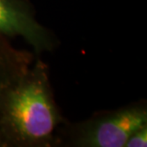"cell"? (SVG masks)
Returning <instances> with one entry per match:
<instances>
[{"label": "cell", "instance_id": "1", "mask_svg": "<svg viewBox=\"0 0 147 147\" xmlns=\"http://www.w3.org/2000/svg\"><path fill=\"white\" fill-rule=\"evenodd\" d=\"M55 101L49 66L38 57L0 104L2 147H51L65 121Z\"/></svg>", "mask_w": 147, "mask_h": 147}, {"label": "cell", "instance_id": "2", "mask_svg": "<svg viewBox=\"0 0 147 147\" xmlns=\"http://www.w3.org/2000/svg\"><path fill=\"white\" fill-rule=\"evenodd\" d=\"M147 124V102L140 99L124 106L94 113L78 122L65 120L54 146L125 147L129 136Z\"/></svg>", "mask_w": 147, "mask_h": 147}, {"label": "cell", "instance_id": "3", "mask_svg": "<svg viewBox=\"0 0 147 147\" xmlns=\"http://www.w3.org/2000/svg\"><path fill=\"white\" fill-rule=\"evenodd\" d=\"M0 34L24 40L36 57L55 52L59 46L54 32L37 18L31 0H0Z\"/></svg>", "mask_w": 147, "mask_h": 147}, {"label": "cell", "instance_id": "4", "mask_svg": "<svg viewBox=\"0 0 147 147\" xmlns=\"http://www.w3.org/2000/svg\"><path fill=\"white\" fill-rule=\"evenodd\" d=\"M36 57L33 52L14 46L11 39L0 34V104L5 94L28 71Z\"/></svg>", "mask_w": 147, "mask_h": 147}, {"label": "cell", "instance_id": "5", "mask_svg": "<svg viewBox=\"0 0 147 147\" xmlns=\"http://www.w3.org/2000/svg\"><path fill=\"white\" fill-rule=\"evenodd\" d=\"M147 146V124L140 126L129 136L125 147H146Z\"/></svg>", "mask_w": 147, "mask_h": 147}]
</instances>
